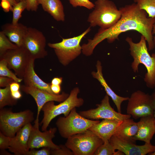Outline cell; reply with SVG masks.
Listing matches in <instances>:
<instances>
[{
    "mask_svg": "<svg viewBox=\"0 0 155 155\" xmlns=\"http://www.w3.org/2000/svg\"><path fill=\"white\" fill-rule=\"evenodd\" d=\"M31 58L28 51L22 46L0 53V59L5 60L16 75L22 79Z\"/></svg>",
    "mask_w": 155,
    "mask_h": 155,
    "instance_id": "30bf717a",
    "label": "cell"
},
{
    "mask_svg": "<svg viewBox=\"0 0 155 155\" xmlns=\"http://www.w3.org/2000/svg\"><path fill=\"white\" fill-rule=\"evenodd\" d=\"M79 92V88H75L71 90L68 97L59 104L55 105L54 101H51L44 105L41 109L43 112V118L40 123L42 131L47 130L51 121L57 116L61 114L67 116L74 108L83 105V99L78 96Z\"/></svg>",
    "mask_w": 155,
    "mask_h": 155,
    "instance_id": "277c9868",
    "label": "cell"
},
{
    "mask_svg": "<svg viewBox=\"0 0 155 155\" xmlns=\"http://www.w3.org/2000/svg\"><path fill=\"white\" fill-rule=\"evenodd\" d=\"M26 1H23L18 2L13 7L12 11L13 12V18L12 23L15 24L18 23L20 19L22 17V12L26 9Z\"/></svg>",
    "mask_w": 155,
    "mask_h": 155,
    "instance_id": "484cf974",
    "label": "cell"
},
{
    "mask_svg": "<svg viewBox=\"0 0 155 155\" xmlns=\"http://www.w3.org/2000/svg\"><path fill=\"white\" fill-rule=\"evenodd\" d=\"M96 106L95 108L81 111L79 113L83 117L92 120L110 119L122 120L130 118L131 117L128 114H123L115 111L111 106L109 96L107 94L101 103Z\"/></svg>",
    "mask_w": 155,
    "mask_h": 155,
    "instance_id": "7c38bea8",
    "label": "cell"
},
{
    "mask_svg": "<svg viewBox=\"0 0 155 155\" xmlns=\"http://www.w3.org/2000/svg\"><path fill=\"white\" fill-rule=\"evenodd\" d=\"M46 40L43 33L37 29L28 28L24 37L22 46L35 59L44 58L48 55L45 49Z\"/></svg>",
    "mask_w": 155,
    "mask_h": 155,
    "instance_id": "8fae6325",
    "label": "cell"
},
{
    "mask_svg": "<svg viewBox=\"0 0 155 155\" xmlns=\"http://www.w3.org/2000/svg\"><path fill=\"white\" fill-rule=\"evenodd\" d=\"M34 120V113L30 110L15 113L10 108H3L0 110V131L7 136L13 137L24 126Z\"/></svg>",
    "mask_w": 155,
    "mask_h": 155,
    "instance_id": "5b68a950",
    "label": "cell"
},
{
    "mask_svg": "<svg viewBox=\"0 0 155 155\" xmlns=\"http://www.w3.org/2000/svg\"><path fill=\"white\" fill-rule=\"evenodd\" d=\"M28 28L21 23L14 24L6 23L1 27L2 31L9 40L18 47L22 46L24 37Z\"/></svg>",
    "mask_w": 155,
    "mask_h": 155,
    "instance_id": "ffe728a7",
    "label": "cell"
},
{
    "mask_svg": "<svg viewBox=\"0 0 155 155\" xmlns=\"http://www.w3.org/2000/svg\"><path fill=\"white\" fill-rule=\"evenodd\" d=\"M150 95L152 105L154 111V117H155V88L154 92Z\"/></svg>",
    "mask_w": 155,
    "mask_h": 155,
    "instance_id": "ab89813d",
    "label": "cell"
},
{
    "mask_svg": "<svg viewBox=\"0 0 155 155\" xmlns=\"http://www.w3.org/2000/svg\"><path fill=\"white\" fill-rule=\"evenodd\" d=\"M26 9L27 10L34 11H37L39 5L37 0H26Z\"/></svg>",
    "mask_w": 155,
    "mask_h": 155,
    "instance_id": "836d02e7",
    "label": "cell"
},
{
    "mask_svg": "<svg viewBox=\"0 0 155 155\" xmlns=\"http://www.w3.org/2000/svg\"><path fill=\"white\" fill-rule=\"evenodd\" d=\"M139 7L145 11L150 18H155V0H134Z\"/></svg>",
    "mask_w": 155,
    "mask_h": 155,
    "instance_id": "d4e9b609",
    "label": "cell"
},
{
    "mask_svg": "<svg viewBox=\"0 0 155 155\" xmlns=\"http://www.w3.org/2000/svg\"><path fill=\"white\" fill-rule=\"evenodd\" d=\"M0 6L3 11L6 13L8 12L9 11H12L13 7L10 3L5 0H1L0 3Z\"/></svg>",
    "mask_w": 155,
    "mask_h": 155,
    "instance_id": "d590c367",
    "label": "cell"
},
{
    "mask_svg": "<svg viewBox=\"0 0 155 155\" xmlns=\"http://www.w3.org/2000/svg\"><path fill=\"white\" fill-rule=\"evenodd\" d=\"M109 141L114 149L119 150L126 155H145L155 151V146L151 143L138 145L135 143L126 141L113 135Z\"/></svg>",
    "mask_w": 155,
    "mask_h": 155,
    "instance_id": "9a60e30c",
    "label": "cell"
},
{
    "mask_svg": "<svg viewBox=\"0 0 155 155\" xmlns=\"http://www.w3.org/2000/svg\"><path fill=\"white\" fill-rule=\"evenodd\" d=\"M100 121L83 117L77 112L76 108H74L67 116L59 118L56 125L60 135L67 139L73 135L88 129Z\"/></svg>",
    "mask_w": 155,
    "mask_h": 155,
    "instance_id": "8992f818",
    "label": "cell"
},
{
    "mask_svg": "<svg viewBox=\"0 0 155 155\" xmlns=\"http://www.w3.org/2000/svg\"><path fill=\"white\" fill-rule=\"evenodd\" d=\"M41 5L44 10L50 14L55 20L65 21L63 6L60 0H46Z\"/></svg>",
    "mask_w": 155,
    "mask_h": 155,
    "instance_id": "603a6c76",
    "label": "cell"
},
{
    "mask_svg": "<svg viewBox=\"0 0 155 155\" xmlns=\"http://www.w3.org/2000/svg\"><path fill=\"white\" fill-rule=\"evenodd\" d=\"M122 120L103 119L93 125L88 129L104 142L109 140L114 135L117 127Z\"/></svg>",
    "mask_w": 155,
    "mask_h": 155,
    "instance_id": "ac0fdd59",
    "label": "cell"
},
{
    "mask_svg": "<svg viewBox=\"0 0 155 155\" xmlns=\"http://www.w3.org/2000/svg\"><path fill=\"white\" fill-rule=\"evenodd\" d=\"M138 128V122L130 118L125 119L118 126L113 135L123 140L135 143L134 137Z\"/></svg>",
    "mask_w": 155,
    "mask_h": 155,
    "instance_id": "44dd1931",
    "label": "cell"
},
{
    "mask_svg": "<svg viewBox=\"0 0 155 155\" xmlns=\"http://www.w3.org/2000/svg\"><path fill=\"white\" fill-rule=\"evenodd\" d=\"M21 90L27 94L31 95L35 100L37 107V112L34 124H39V117L42 107L46 102L51 101L62 102L65 100L69 94L63 92L61 94H51L36 88L23 85L20 86Z\"/></svg>",
    "mask_w": 155,
    "mask_h": 155,
    "instance_id": "4fadbf2b",
    "label": "cell"
},
{
    "mask_svg": "<svg viewBox=\"0 0 155 155\" xmlns=\"http://www.w3.org/2000/svg\"><path fill=\"white\" fill-rule=\"evenodd\" d=\"M115 150L109 140L107 141L98 148L94 155H114Z\"/></svg>",
    "mask_w": 155,
    "mask_h": 155,
    "instance_id": "83f0119b",
    "label": "cell"
},
{
    "mask_svg": "<svg viewBox=\"0 0 155 155\" xmlns=\"http://www.w3.org/2000/svg\"><path fill=\"white\" fill-rule=\"evenodd\" d=\"M127 108V114L137 119L146 116H154L151 95L141 90L133 93L129 97Z\"/></svg>",
    "mask_w": 155,
    "mask_h": 155,
    "instance_id": "9c48e42d",
    "label": "cell"
},
{
    "mask_svg": "<svg viewBox=\"0 0 155 155\" xmlns=\"http://www.w3.org/2000/svg\"><path fill=\"white\" fill-rule=\"evenodd\" d=\"M39 4H41L43 2L46 0H37Z\"/></svg>",
    "mask_w": 155,
    "mask_h": 155,
    "instance_id": "bcb514c9",
    "label": "cell"
},
{
    "mask_svg": "<svg viewBox=\"0 0 155 155\" xmlns=\"http://www.w3.org/2000/svg\"><path fill=\"white\" fill-rule=\"evenodd\" d=\"M35 60L31 58L29 61L23 78L24 85L34 87L51 94H54L51 88L50 84L44 82L35 72L34 69Z\"/></svg>",
    "mask_w": 155,
    "mask_h": 155,
    "instance_id": "e0dca14e",
    "label": "cell"
},
{
    "mask_svg": "<svg viewBox=\"0 0 155 155\" xmlns=\"http://www.w3.org/2000/svg\"><path fill=\"white\" fill-rule=\"evenodd\" d=\"M18 83L14 81L10 84V88L11 92H16L19 90L21 86Z\"/></svg>",
    "mask_w": 155,
    "mask_h": 155,
    "instance_id": "8d00e7d4",
    "label": "cell"
},
{
    "mask_svg": "<svg viewBox=\"0 0 155 155\" xmlns=\"http://www.w3.org/2000/svg\"><path fill=\"white\" fill-rule=\"evenodd\" d=\"M125 40L129 45L130 54L133 59L131 64L133 71L138 72L139 65H144L147 70L144 78L146 85L151 89L155 88V54L150 55L146 40L142 35L137 43L134 42L132 38L129 37L126 38Z\"/></svg>",
    "mask_w": 155,
    "mask_h": 155,
    "instance_id": "7a4b0ae2",
    "label": "cell"
},
{
    "mask_svg": "<svg viewBox=\"0 0 155 155\" xmlns=\"http://www.w3.org/2000/svg\"><path fill=\"white\" fill-rule=\"evenodd\" d=\"M138 123V130L134 140L150 143L155 133V117L153 116L143 117L140 118Z\"/></svg>",
    "mask_w": 155,
    "mask_h": 155,
    "instance_id": "d6986e66",
    "label": "cell"
},
{
    "mask_svg": "<svg viewBox=\"0 0 155 155\" xmlns=\"http://www.w3.org/2000/svg\"><path fill=\"white\" fill-rule=\"evenodd\" d=\"M0 155H12L10 153L5 150H1L0 152Z\"/></svg>",
    "mask_w": 155,
    "mask_h": 155,
    "instance_id": "7bdbcfd3",
    "label": "cell"
},
{
    "mask_svg": "<svg viewBox=\"0 0 155 155\" xmlns=\"http://www.w3.org/2000/svg\"><path fill=\"white\" fill-rule=\"evenodd\" d=\"M6 61L4 59H0V76L8 77L12 79L15 81L20 83L23 79L18 78L7 67Z\"/></svg>",
    "mask_w": 155,
    "mask_h": 155,
    "instance_id": "4316f807",
    "label": "cell"
},
{
    "mask_svg": "<svg viewBox=\"0 0 155 155\" xmlns=\"http://www.w3.org/2000/svg\"><path fill=\"white\" fill-rule=\"evenodd\" d=\"M50 87L54 94H59L61 90V85H54L50 83Z\"/></svg>",
    "mask_w": 155,
    "mask_h": 155,
    "instance_id": "74e56055",
    "label": "cell"
},
{
    "mask_svg": "<svg viewBox=\"0 0 155 155\" xmlns=\"http://www.w3.org/2000/svg\"><path fill=\"white\" fill-rule=\"evenodd\" d=\"M93 10L87 21L90 27L98 26L100 29L108 28L115 25L121 17V12L115 4L110 0H97Z\"/></svg>",
    "mask_w": 155,
    "mask_h": 155,
    "instance_id": "3957f363",
    "label": "cell"
},
{
    "mask_svg": "<svg viewBox=\"0 0 155 155\" xmlns=\"http://www.w3.org/2000/svg\"><path fill=\"white\" fill-rule=\"evenodd\" d=\"M1 31L0 32V53L7 50L16 49L18 47L11 42Z\"/></svg>",
    "mask_w": 155,
    "mask_h": 155,
    "instance_id": "f1b7e54d",
    "label": "cell"
},
{
    "mask_svg": "<svg viewBox=\"0 0 155 155\" xmlns=\"http://www.w3.org/2000/svg\"><path fill=\"white\" fill-rule=\"evenodd\" d=\"M39 125L34 124L31 131L28 142L30 149L47 147L52 149L59 148V145L53 141L57 131V128H51L48 130L41 131L39 129Z\"/></svg>",
    "mask_w": 155,
    "mask_h": 155,
    "instance_id": "5bb4252c",
    "label": "cell"
},
{
    "mask_svg": "<svg viewBox=\"0 0 155 155\" xmlns=\"http://www.w3.org/2000/svg\"><path fill=\"white\" fill-rule=\"evenodd\" d=\"M119 9L121 17L115 25L106 29L100 28L92 39H88L87 43L82 45V52L84 55H91L96 46L104 39H106L108 43H112L118 39L121 34L131 30L136 31L144 37L148 44V51L155 48L152 30L155 18L148 17L146 11L140 9L135 3Z\"/></svg>",
    "mask_w": 155,
    "mask_h": 155,
    "instance_id": "6da1fadb",
    "label": "cell"
},
{
    "mask_svg": "<svg viewBox=\"0 0 155 155\" xmlns=\"http://www.w3.org/2000/svg\"><path fill=\"white\" fill-rule=\"evenodd\" d=\"M90 30V27L78 36L69 38H63L60 42L49 43L48 45L53 49L60 62L64 66H66L80 55L82 52L80 42Z\"/></svg>",
    "mask_w": 155,
    "mask_h": 155,
    "instance_id": "52a82bcc",
    "label": "cell"
},
{
    "mask_svg": "<svg viewBox=\"0 0 155 155\" xmlns=\"http://www.w3.org/2000/svg\"><path fill=\"white\" fill-rule=\"evenodd\" d=\"M97 71H93L92 75L94 78L97 79L104 87L106 94L110 96L115 104L118 112L121 113V104L124 101L128 100L129 97H123L117 95L111 88L104 78L102 73L101 63L97 61L96 65Z\"/></svg>",
    "mask_w": 155,
    "mask_h": 155,
    "instance_id": "7402d4cb",
    "label": "cell"
},
{
    "mask_svg": "<svg viewBox=\"0 0 155 155\" xmlns=\"http://www.w3.org/2000/svg\"><path fill=\"white\" fill-rule=\"evenodd\" d=\"M152 34L154 35V36L153 37V42L155 48V22L153 24L152 30ZM154 54H155V51Z\"/></svg>",
    "mask_w": 155,
    "mask_h": 155,
    "instance_id": "b9f144b4",
    "label": "cell"
},
{
    "mask_svg": "<svg viewBox=\"0 0 155 155\" xmlns=\"http://www.w3.org/2000/svg\"><path fill=\"white\" fill-rule=\"evenodd\" d=\"M149 154L150 155H155V151L154 152L151 153Z\"/></svg>",
    "mask_w": 155,
    "mask_h": 155,
    "instance_id": "7dc6e473",
    "label": "cell"
},
{
    "mask_svg": "<svg viewBox=\"0 0 155 155\" xmlns=\"http://www.w3.org/2000/svg\"><path fill=\"white\" fill-rule=\"evenodd\" d=\"M124 154L122 151L118 150L117 151H115L114 155H123Z\"/></svg>",
    "mask_w": 155,
    "mask_h": 155,
    "instance_id": "f6af8a7d",
    "label": "cell"
},
{
    "mask_svg": "<svg viewBox=\"0 0 155 155\" xmlns=\"http://www.w3.org/2000/svg\"><path fill=\"white\" fill-rule=\"evenodd\" d=\"M51 155V149L49 148L44 147L41 149H30L27 155Z\"/></svg>",
    "mask_w": 155,
    "mask_h": 155,
    "instance_id": "d6a6232c",
    "label": "cell"
},
{
    "mask_svg": "<svg viewBox=\"0 0 155 155\" xmlns=\"http://www.w3.org/2000/svg\"><path fill=\"white\" fill-rule=\"evenodd\" d=\"M14 81H15L11 78L0 76V87L4 88L9 86L10 84Z\"/></svg>",
    "mask_w": 155,
    "mask_h": 155,
    "instance_id": "e575fe53",
    "label": "cell"
},
{
    "mask_svg": "<svg viewBox=\"0 0 155 155\" xmlns=\"http://www.w3.org/2000/svg\"><path fill=\"white\" fill-rule=\"evenodd\" d=\"M59 148L57 149H51V155H74L73 152L65 145H59Z\"/></svg>",
    "mask_w": 155,
    "mask_h": 155,
    "instance_id": "4dcf8cb0",
    "label": "cell"
},
{
    "mask_svg": "<svg viewBox=\"0 0 155 155\" xmlns=\"http://www.w3.org/2000/svg\"><path fill=\"white\" fill-rule=\"evenodd\" d=\"M32 126L29 123L22 128L11 138L8 149L15 155H27L29 150L28 142Z\"/></svg>",
    "mask_w": 155,
    "mask_h": 155,
    "instance_id": "2e32d148",
    "label": "cell"
},
{
    "mask_svg": "<svg viewBox=\"0 0 155 155\" xmlns=\"http://www.w3.org/2000/svg\"><path fill=\"white\" fill-rule=\"evenodd\" d=\"M62 77H55L51 80V84L56 85H61L62 82Z\"/></svg>",
    "mask_w": 155,
    "mask_h": 155,
    "instance_id": "f35d334b",
    "label": "cell"
},
{
    "mask_svg": "<svg viewBox=\"0 0 155 155\" xmlns=\"http://www.w3.org/2000/svg\"><path fill=\"white\" fill-rule=\"evenodd\" d=\"M13 97L15 99L18 100L22 97V94L20 90L13 92H11Z\"/></svg>",
    "mask_w": 155,
    "mask_h": 155,
    "instance_id": "60d3db41",
    "label": "cell"
},
{
    "mask_svg": "<svg viewBox=\"0 0 155 155\" xmlns=\"http://www.w3.org/2000/svg\"><path fill=\"white\" fill-rule=\"evenodd\" d=\"M18 2L20 1H26V0H16Z\"/></svg>",
    "mask_w": 155,
    "mask_h": 155,
    "instance_id": "c3c4849f",
    "label": "cell"
},
{
    "mask_svg": "<svg viewBox=\"0 0 155 155\" xmlns=\"http://www.w3.org/2000/svg\"><path fill=\"white\" fill-rule=\"evenodd\" d=\"M18 100L14 99L12 96L10 86L0 88V109L7 106H13L16 105Z\"/></svg>",
    "mask_w": 155,
    "mask_h": 155,
    "instance_id": "cb8c5ba5",
    "label": "cell"
},
{
    "mask_svg": "<svg viewBox=\"0 0 155 155\" xmlns=\"http://www.w3.org/2000/svg\"><path fill=\"white\" fill-rule=\"evenodd\" d=\"M103 141L89 129L67 139L65 145L74 155H93Z\"/></svg>",
    "mask_w": 155,
    "mask_h": 155,
    "instance_id": "ba28073f",
    "label": "cell"
},
{
    "mask_svg": "<svg viewBox=\"0 0 155 155\" xmlns=\"http://www.w3.org/2000/svg\"><path fill=\"white\" fill-rule=\"evenodd\" d=\"M11 138L7 136L0 131V149L5 150L9 147Z\"/></svg>",
    "mask_w": 155,
    "mask_h": 155,
    "instance_id": "1f68e13d",
    "label": "cell"
},
{
    "mask_svg": "<svg viewBox=\"0 0 155 155\" xmlns=\"http://www.w3.org/2000/svg\"><path fill=\"white\" fill-rule=\"evenodd\" d=\"M9 1L13 7L18 2L16 0H5Z\"/></svg>",
    "mask_w": 155,
    "mask_h": 155,
    "instance_id": "ee69618b",
    "label": "cell"
},
{
    "mask_svg": "<svg viewBox=\"0 0 155 155\" xmlns=\"http://www.w3.org/2000/svg\"><path fill=\"white\" fill-rule=\"evenodd\" d=\"M70 3L74 7L78 6L83 7L88 9L94 8V4L90 0H68Z\"/></svg>",
    "mask_w": 155,
    "mask_h": 155,
    "instance_id": "f546056e",
    "label": "cell"
}]
</instances>
